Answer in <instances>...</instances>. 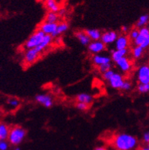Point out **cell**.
Instances as JSON below:
<instances>
[{
  "label": "cell",
  "instance_id": "22",
  "mask_svg": "<svg viewBox=\"0 0 149 150\" xmlns=\"http://www.w3.org/2000/svg\"><path fill=\"white\" fill-rule=\"evenodd\" d=\"M9 133L10 129L6 124H2V123L0 124V139L1 140H6L8 139Z\"/></svg>",
  "mask_w": 149,
  "mask_h": 150
},
{
  "label": "cell",
  "instance_id": "10",
  "mask_svg": "<svg viewBox=\"0 0 149 150\" xmlns=\"http://www.w3.org/2000/svg\"><path fill=\"white\" fill-rule=\"evenodd\" d=\"M35 101L45 108H51L53 105V98L49 95H37L35 96Z\"/></svg>",
  "mask_w": 149,
  "mask_h": 150
},
{
  "label": "cell",
  "instance_id": "28",
  "mask_svg": "<svg viewBox=\"0 0 149 150\" xmlns=\"http://www.w3.org/2000/svg\"><path fill=\"white\" fill-rule=\"evenodd\" d=\"M111 64L110 63H105V64H103L101 65V66H100V67H98L99 68V71H100L101 73H105L106 72H107V71L110 70L111 69Z\"/></svg>",
  "mask_w": 149,
  "mask_h": 150
},
{
  "label": "cell",
  "instance_id": "25",
  "mask_svg": "<svg viewBox=\"0 0 149 150\" xmlns=\"http://www.w3.org/2000/svg\"><path fill=\"white\" fill-rule=\"evenodd\" d=\"M6 103H7V105L8 106V108H9L10 109H12V110L17 108L20 105V101H19L17 98L14 97L8 98L7 99Z\"/></svg>",
  "mask_w": 149,
  "mask_h": 150
},
{
  "label": "cell",
  "instance_id": "40",
  "mask_svg": "<svg viewBox=\"0 0 149 150\" xmlns=\"http://www.w3.org/2000/svg\"><path fill=\"white\" fill-rule=\"evenodd\" d=\"M42 1H44V2H47V1H48V0H42Z\"/></svg>",
  "mask_w": 149,
  "mask_h": 150
},
{
  "label": "cell",
  "instance_id": "39",
  "mask_svg": "<svg viewBox=\"0 0 149 150\" xmlns=\"http://www.w3.org/2000/svg\"><path fill=\"white\" fill-rule=\"evenodd\" d=\"M15 150H21V149H19V148H16Z\"/></svg>",
  "mask_w": 149,
  "mask_h": 150
},
{
  "label": "cell",
  "instance_id": "33",
  "mask_svg": "<svg viewBox=\"0 0 149 150\" xmlns=\"http://www.w3.org/2000/svg\"><path fill=\"white\" fill-rule=\"evenodd\" d=\"M8 145L6 140L0 141V150H7Z\"/></svg>",
  "mask_w": 149,
  "mask_h": 150
},
{
  "label": "cell",
  "instance_id": "20",
  "mask_svg": "<svg viewBox=\"0 0 149 150\" xmlns=\"http://www.w3.org/2000/svg\"><path fill=\"white\" fill-rule=\"evenodd\" d=\"M86 34L89 36V38H91V40L93 41H96V40H100L101 38V32L97 29H88L85 30Z\"/></svg>",
  "mask_w": 149,
  "mask_h": 150
},
{
  "label": "cell",
  "instance_id": "41",
  "mask_svg": "<svg viewBox=\"0 0 149 150\" xmlns=\"http://www.w3.org/2000/svg\"><path fill=\"white\" fill-rule=\"evenodd\" d=\"M61 2H64V1H66V0H60Z\"/></svg>",
  "mask_w": 149,
  "mask_h": 150
},
{
  "label": "cell",
  "instance_id": "9",
  "mask_svg": "<svg viewBox=\"0 0 149 150\" xmlns=\"http://www.w3.org/2000/svg\"><path fill=\"white\" fill-rule=\"evenodd\" d=\"M118 34L115 32V31H106V32L103 33L101 35V40L105 45H108L110 44L113 42H116L118 38Z\"/></svg>",
  "mask_w": 149,
  "mask_h": 150
},
{
  "label": "cell",
  "instance_id": "3",
  "mask_svg": "<svg viewBox=\"0 0 149 150\" xmlns=\"http://www.w3.org/2000/svg\"><path fill=\"white\" fill-rule=\"evenodd\" d=\"M45 35L46 34L42 30L38 29L25 42V44H24V47L26 50L34 49V48L37 47L43 40Z\"/></svg>",
  "mask_w": 149,
  "mask_h": 150
},
{
  "label": "cell",
  "instance_id": "16",
  "mask_svg": "<svg viewBox=\"0 0 149 150\" xmlns=\"http://www.w3.org/2000/svg\"><path fill=\"white\" fill-rule=\"evenodd\" d=\"M52 40H53L52 36H50V35H47V34H46L45 36H44V39H43V40L41 41V43H40L37 47H36L35 49H36L39 53H41V52L44 51V50L47 49V48L50 45V44L52 43Z\"/></svg>",
  "mask_w": 149,
  "mask_h": 150
},
{
  "label": "cell",
  "instance_id": "29",
  "mask_svg": "<svg viewBox=\"0 0 149 150\" xmlns=\"http://www.w3.org/2000/svg\"><path fill=\"white\" fill-rule=\"evenodd\" d=\"M76 106V108H77V109H78L79 110H81V111H85V110H88L89 108V105L81 102H77Z\"/></svg>",
  "mask_w": 149,
  "mask_h": 150
},
{
  "label": "cell",
  "instance_id": "11",
  "mask_svg": "<svg viewBox=\"0 0 149 150\" xmlns=\"http://www.w3.org/2000/svg\"><path fill=\"white\" fill-rule=\"evenodd\" d=\"M149 37V28L148 27H144L139 29V34L138 38L134 40L136 46H141L142 44Z\"/></svg>",
  "mask_w": 149,
  "mask_h": 150
},
{
  "label": "cell",
  "instance_id": "23",
  "mask_svg": "<svg viewBox=\"0 0 149 150\" xmlns=\"http://www.w3.org/2000/svg\"><path fill=\"white\" fill-rule=\"evenodd\" d=\"M59 16L58 14L49 11L47 14V15H46L44 21L48 23H55V24H57V22L59 21Z\"/></svg>",
  "mask_w": 149,
  "mask_h": 150
},
{
  "label": "cell",
  "instance_id": "18",
  "mask_svg": "<svg viewBox=\"0 0 149 150\" xmlns=\"http://www.w3.org/2000/svg\"><path fill=\"white\" fill-rule=\"evenodd\" d=\"M127 53H128L127 49L116 50L112 52V59H113V61H114L115 63H117V62H118L119 59H121L122 58L126 57Z\"/></svg>",
  "mask_w": 149,
  "mask_h": 150
},
{
  "label": "cell",
  "instance_id": "34",
  "mask_svg": "<svg viewBox=\"0 0 149 150\" xmlns=\"http://www.w3.org/2000/svg\"><path fill=\"white\" fill-rule=\"evenodd\" d=\"M143 140L145 143H148L149 144V132H146V133H144Z\"/></svg>",
  "mask_w": 149,
  "mask_h": 150
},
{
  "label": "cell",
  "instance_id": "36",
  "mask_svg": "<svg viewBox=\"0 0 149 150\" xmlns=\"http://www.w3.org/2000/svg\"><path fill=\"white\" fill-rule=\"evenodd\" d=\"M128 30H129V28H128V27H127V26H123V27H122V31H123V32L126 33Z\"/></svg>",
  "mask_w": 149,
  "mask_h": 150
},
{
  "label": "cell",
  "instance_id": "31",
  "mask_svg": "<svg viewBox=\"0 0 149 150\" xmlns=\"http://www.w3.org/2000/svg\"><path fill=\"white\" fill-rule=\"evenodd\" d=\"M138 34H139V30H137V29H133V30H131L130 34H129V37L132 40H135L136 38H138Z\"/></svg>",
  "mask_w": 149,
  "mask_h": 150
},
{
  "label": "cell",
  "instance_id": "12",
  "mask_svg": "<svg viewBox=\"0 0 149 150\" xmlns=\"http://www.w3.org/2000/svg\"><path fill=\"white\" fill-rule=\"evenodd\" d=\"M116 63H117V67L120 69V70L124 72H127L129 71H130L131 68H132V63L129 61V59L126 57L122 58L121 59H119Z\"/></svg>",
  "mask_w": 149,
  "mask_h": 150
},
{
  "label": "cell",
  "instance_id": "6",
  "mask_svg": "<svg viewBox=\"0 0 149 150\" xmlns=\"http://www.w3.org/2000/svg\"><path fill=\"white\" fill-rule=\"evenodd\" d=\"M57 26L58 24H55V23H48V22H44L42 23L41 25L39 26V29L42 30L47 35H50L52 36L57 29Z\"/></svg>",
  "mask_w": 149,
  "mask_h": 150
},
{
  "label": "cell",
  "instance_id": "17",
  "mask_svg": "<svg viewBox=\"0 0 149 150\" xmlns=\"http://www.w3.org/2000/svg\"><path fill=\"white\" fill-rule=\"evenodd\" d=\"M76 37L83 46H88L91 43V38L85 31H78L76 33Z\"/></svg>",
  "mask_w": 149,
  "mask_h": 150
},
{
  "label": "cell",
  "instance_id": "24",
  "mask_svg": "<svg viewBox=\"0 0 149 150\" xmlns=\"http://www.w3.org/2000/svg\"><path fill=\"white\" fill-rule=\"evenodd\" d=\"M149 23V15H143L138 18L136 23V27L138 28H142Z\"/></svg>",
  "mask_w": 149,
  "mask_h": 150
},
{
  "label": "cell",
  "instance_id": "27",
  "mask_svg": "<svg viewBox=\"0 0 149 150\" xmlns=\"http://www.w3.org/2000/svg\"><path fill=\"white\" fill-rule=\"evenodd\" d=\"M138 91L140 93H148L149 92V84L139 83L138 85Z\"/></svg>",
  "mask_w": 149,
  "mask_h": 150
},
{
  "label": "cell",
  "instance_id": "13",
  "mask_svg": "<svg viewBox=\"0 0 149 150\" xmlns=\"http://www.w3.org/2000/svg\"><path fill=\"white\" fill-rule=\"evenodd\" d=\"M93 63L97 67H100L101 65L105 64V63H110L111 62V58L107 56L100 55V54H97L93 57Z\"/></svg>",
  "mask_w": 149,
  "mask_h": 150
},
{
  "label": "cell",
  "instance_id": "32",
  "mask_svg": "<svg viewBox=\"0 0 149 150\" xmlns=\"http://www.w3.org/2000/svg\"><path fill=\"white\" fill-rule=\"evenodd\" d=\"M131 88H132L131 82H128V81H125L123 86L121 88V90H123V91H129V90L131 89Z\"/></svg>",
  "mask_w": 149,
  "mask_h": 150
},
{
  "label": "cell",
  "instance_id": "4",
  "mask_svg": "<svg viewBox=\"0 0 149 150\" xmlns=\"http://www.w3.org/2000/svg\"><path fill=\"white\" fill-rule=\"evenodd\" d=\"M138 80L139 83L149 84V66L143 65L140 67L137 74Z\"/></svg>",
  "mask_w": 149,
  "mask_h": 150
},
{
  "label": "cell",
  "instance_id": "30",
  "mask_svg": "<svg viewBox=\"0 0 149 150\" xmlns=\"http://www.w3.org/2000/svg\"><path fill=\"white\" fill-rule=\"evenodd\" d=\"M114 73H115V72L112 70V69H110V70L107 71V72H106L105 73L103 74V78H104L105 80L109 81V80L112 78V76L114 75Z\"/></svg>",
  "mask_w": 149,
  "mask_h": 150
},
{
  "label": "cell",
  "instance_id": "35",
  "mask_svg": "<svg viewBox=\"0 0 149 150\" xmlns=\"http://www.w3.org/2000/svg\"><path fill=\"white\" fill-rule=\"evenodd\" d=\"M57 14L59 15V16L62 17V16H63V15H65V14H66V9H65V8H61L60 10L59 11V12Z\"/></svg>",
  "mask_w": 149,
  "mask_h": 150
},
{
  "label": "cell",
  "instance_id": "5",
  "mask_svg": "<svg viewBox=\"0 0 149 150\" xmlns=\"http://www.w3.org/2000/svg\"><path fill=\"white\" fill-rule=\"evenodd\" d=\"M40 53L35 48L27 50L24 57V60L26 64H32L40 57Z\"/></svg>",
  "mask_w": 149,
  "mask_h": 150
},
{
  "label": "cell",
  "instance_id": "14",
  "mask_svg": "<svg viewBox=\"0 0 149 150\" xmlns=\"http://www.w3.org/2000/svg\"><path fill=\"white\" fill-rule=\"evenodd\" d=\"M129 43L128 37L125 35H121L118 37L116 41V50H124L127 49Z\"/></svg>",
  "mask_w": 149,
  "mask_h": 150
},
{
  "label": "cell",
  "instance_id": "15",
  "mask_svg": "<svg viewBox=\"0 0 149 150\" xmlns=\"http://www.w3.org/2000/svg\"><path fill=\"white\" fill-rule=\"evenodd\" d=\"M45 7L47 9L49 10L51 12L58 13L59 11L60 10V5L56 0H48L45 2Z\"/></svg>",
  "mask_w": 149,
  "mask_h": 150
},
{
  "label": "cell",
  "instance_id": "1",
  "mask_svg": "<svg viewBox=\"0 0 149 150\" xmlns=\"http://www.w3.org/2000/svg\"><path fill=\"white\" fill-rule=\"evenodd\" d=\"M136 137L127 133H120L113 139V145L117 150H132L137 146Z\"/></svg>",
  "mask_w": 149,
  "mask_h": 150
},
{
  "label": "cell",
  "instance_id": "21",
  "mask_svg": "<svg viewBox=\"0 0 149 150\" xmlns=\"http://www.w3.org/2000/svg\"><path fill=\"white\" fill-rule=\"evenodd\" d=\"M68 25L67 23L66 22H60L58 24V26H57V29L56 30V32L52 35V38H55L59 37V35H61L62 34L65 33L66 30H68Z\"/></svg>",
  "mask_w": 149,
  "mask_h": 150
},
{
  "label": "cell",
  "instance_id": "7",
  "mask_svg": "<svg viewBox=\"0 0 149 150\" xmlns=\"http://www.w3.org/2000/svg\"><path fill=\"white\" fill-rule=\"evenodd\" d=\"M104 49H105V44L101 40L92 41L88 45V50L90 51V53L95 54V55L104 51Z\"/></svg>",
  "mask_w": 149,
  "mask_h": 150
},
{
  "label": "cell",
  "instance_id": "8",
  "mask_svg": "<svg viewBox=\"0 0 149 150\" xmlns=\"http://www.w3.org/2000/svg\"><path fill=\"white\" fill-rule=\"evenodd\" d=\"M124 82L123 76L117 72H115L114 75L112 76V78L109 80V86L115 89H121Z\"/></svg>",
  "mask_w": 149,
  "mask_h": 150
},
{
  "label": "cell",
  "instance_id": "38",
  "mask_svg": "<svg viewBox=\"0 0 149 150\" xmlns=\"http://www.w3.org/2000/svg\"><path fill=\"white\" fill-rule=\"evenodd\" d=\"M141 150H149L148 147H145V148H142Z\"/></svg>",
  "mask_w": 149,
  "mask_h": 150
},
{
  "label": "cell",
  "instance_id": "43",
  "mask_svg": "<svg viewBox=\"0 0 149 150\" xmlns=\"http://www.w3.org/2000/svg\"><path fill=\"white\" fill-rule=\"evenodd\" d=\"M148 148H149V144H148Z\"/></svg>",
  "mask_w": 149,
  "mask_h": 150
},
{
  "label": "cell",
  "instance_id": "2",
  "mask_svg": "<svg viewBox=\"0 0 149 150\" xmlns=\"http://www.w3.org/2000/svg\"><path fill=\"white\" fill-rule=\"evenodd\" d=\"M26 136V130L21 127H14L10 129L9 136H8V141L12 145L17 146L24 140Z\"/></svg>",
  "mask_w": 149,
  "mask_h": 150
},
{
  "label": "cell",
  "instance_id": "37",
  "mask_svg": "<svg viewBox=\"0 0 149 150\" xmlns=\"http://www.w3.org/2000/svg\"><path fill=\"white\" fill-rule=\"evenodd\" d=\"M95 150H106V149L104 148H103V147H98V148L95 149Z\"/></svg>",
  "mask_w": 149,
  "mask_h": 150
},
{
  "label": "cell",
  "instance_id": "42",
  "mask_svg": "<svg viewBox=\"0 0 149 150\" xmlns=\"http://www.w3.org/2000/svg\"><path fill=\"white\" fill-rule=\"evenodd\" d=\"M148 28H149V23H148Z\"/></svg>",
  "mask_w": 149,
  "mask_h": 150
},
{
  "label": "cell",
  "instance_id": "19",
  "mask_svg": "<svg viewBox=\"0 0 149 150\" xmlns=\"http://www.w3.org/2000/svg\"><path fill=\"white\" fill-rule=\"evenodd\" d=\"M76 101L78 102L85 103V104H87V105H90L93 101V97L89 94L81 93L76 96Z\"/></svg>",
  "mask_w": 149,
  "mask_h": 150
},
{
  "label": "cell",
  "instance_id": "26",
  "mask_svg": "<svg viewBox=\"0 0 149 150\" xmlns=\"http://www.w3.org/2000/svg\"><path fill=\"white\" fill-rule=\"evenodd\" d=\"M144 49L140 47V46H136L134 47V49L132 50V55L133 57L136 58V59H138L140 57H142V55L143 54Z\"/></svg>",
  "mask_w": 149,
  "mask_h": 150
}]
</instances>
